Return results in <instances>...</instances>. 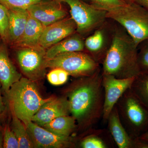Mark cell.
Listing matches in <instances>:
<instances>
[{"label": "cell", "instance_id": "cell-1", "mask_svg": "<svg viewBox=\"0 0 148 148\" xmlns=\"http://www.w3.org/2000/svg\"><path fill=\"white\" fill-rule=\"evenodd\" d=\"M70 113L85 130H90L103 114L104 90L100 69L90 76L81 77L67 92Z\"/></svg>", "mask_w": 148, "mask_h": 148}, {"label": "cell", "instance_id": "cell-2", "mask_svg": "<svg viewBox=\"0 0 148 148\" xmlns=\"http://www.w3.org/2000/svg\"><path fill=\"white\" fill-rule=\"evenodd\" d=\"M138 47L128 34L116 32L103 59L102 73L120 79L137 77L141 72Z\"/></svg>", "mask_w": 148, "mask_h": 148}, {"label": "cell", "instance_id": "cell-3", "mask_svg": "<svg viewBox=\"0 0 148 148\" xmlns=\"http://www.w3.org/2000/svg\"><path fill=\"white\" fill-rule=\"evenodd\" d=\"M10 108L26 125L46 102L52 98H44L35 82L22 77L14 84L5 96Z\"/></svg>", "mask_w": 148, "mask_h": 148}, {"label": "cell", "instance_id": "cell-4", "mask_svg": "<svg viewBox=\"0 0 148 148\" xmlns=\"http://www.w3.org/2000/svg\"><path fill=\"white\" fill-rule=\"evenodd\" d=\"M106 17L124 27L136 45L148 40V10L135 2L106 10Z\"/></svg>", "mask_w": 148, "mask_h": 148}, {"label": "cell", "instance_id": "cell-5", "mask_svg": "<svg viewBox=\"0 0 148 148\" xmlns=\"http://www.w3.org/2000/svg\"><path fill=\"white\" fill-rule=\"evenodd\" d=\"M122 124L133 139L148 130V109L131 89L122 95L116 105Z\"/></svg>", "mask_w": 148, "mask_h": 148}, {"label": "cell", "instance_id": "cell-6", "mask_svg": "<svg viewBox=\"0 0 148 148\" xmlns=\"http://www.w3.org/2000/svg\"><path fill=\"white\" fill-rule=\"evenodd\" d=\"M46 67L60 68L75 77L90 76L100 69L98 63L91 56L82 51L61 53L47 60Z\"/></svg>", "mask_w": 148, "mask_h": 148}, {"label": "cell", "instance_id": "cell-7", "mask_svg": "<svg viewBox=\"0 0 148 148\" xmlns=\"http://www.w3.org/2000/svg\"><path fill=\"white\" fill-rule=\"evenodd\" d=\"M58 1L69 6L71 18L75 23L79 33L85 34L90 32L107 18L106 11L82 0Z\"/></svg>", "mask_w": 148, "mask_h": 148}, {"label": "cell", "instance_id": "cell-8", "mask_svg": "<svg viewBox=\"0 0 148 148\" xmlns=\"http://www.w3.org/2000/svg\"><path fill=\"white\" fill-rule=\"evenodd\" d=\"M46 51L41 47H20L16 52V58L23 73L33 81L42 78L45 74Z\"/></svg>", "mask_w": 148, "mask_h": 148}, {"label": "cell", "instance_id": "cell-9", "mask_svg": "<svg viewBox=\"0 0 148 148\" xmlns=\"http://www.w3.org/2000/svg\"><path fill=\"white\" fill-rule=\"evenodd\" d=\"M135 78H117L112 75L102 73V82L104 90L102 119L104 121H107L113 109L123 93L131 88Z\"/></svg>", "mask_w": 148, "mask_h": 148}, {"label": "cell", "instance_id": "cell-10", "mask_svg": "<svg viewBox=\"0 0 148 148\" xmlns=\"http://www.w3.org/2000/svg\"><path fill=\"white\" fill-rule=\"evenodd\" d=\"M25 125L34 148H62L73 146L71 136L56 135L32 121Z\"/></svg>", "mask_w": 148, "mask_h": 148}, {"label": "cell", "instance_id": "cell-11", "mask_svg": "<svg viewBox=\"0 0 148 148\" xmlns=\"http://www.w3.org/2000/svg\"><path fill=\"white\" fill-rule=\"evenodd\" d=\"M58 0H43L27 9L29 15L47 27L66 18L67 12Z\"/></svg>", "mask_w": 148, "mask_h": 148}, {"label": "cell", "instance_id": "cell-12", "mask_svg": "<svg viewBox=\"0 0 148 148\" xmlns=\"http://www.w3.org/2000/svg\"><path fill=\"white\" fill-rule=\"evenodd\" d=\"M77 26L71 17L62 20L45 27L39 41V46L47 49L67 37L72 35Z\"/></svg>", "mask_w": 148, "mask_h": 148}, {"label": "cell", "instance_id": "cell-13", "mask_svg": "<svg viewBox=\"0 0 148 148\" xmlns=\"http://www.w3.org/2000/svg\"><path fill=\"white\" fill-rule=\"evenodd\" d=\"M70 111L67 97H52L45 103L33 117L32 121L43 127L58 117L69 115Z\"/></svg>", "mask_w": 148, "mask_h": 148}, {"label": "cell", "instance_id": "cell-14", "mask_svg": "<svg viewBox=\"0 0 148 148\" xmlns=\"http://www.w3.org/2000/svg\"><path fill=\"white\" fill-rule=\"evenodd\" d=\"M21 77L11 61L5 45L0 44V82L5 96L14 84Z\"/></svg>", "mask_w": 148, "mask_h": 148}, {"label": "cell", "instance_id": "cell-15", "mask_svg": "<svg viewBox=\"0 0 148 148\" xmlns=\"http://www.w3.org/2000/svg\"><path fill=\"white\" fill-rule=\"evenodd\" d=\"M107 122L109 132L119 148H134L135 139H132L122 124L115 106L111 112Z\"/></svg>", "mask_w": 148, "mask_h": 148}, {"label": "cell", "instance_id": "cell-16", "mask_svg": "<svg viewBox=\"0 0 148 148\" xmlns=\"http://www.w3.org/2000/svg\"><path fill=\"white\" fill-rule=\"evenodd\" d=\"M7 42L12 45L20 38L24 32L29 16L27 10H8Z\"/></svg>", "mask_w": 148, "mask_h": 148}, {"label": "cell", "instance_id": "cell-17", "mask_svg": "<svg viewBox=\"0 0 148 148\" xmlns=\"http://www.w3.org/2000/svg\"><path fill=\"white\" fill-rule=\"evenodd\" d=\"M45 27L29 14L26 27L20 38L14 45L16 47H37Z\"/></svg>", "mask_w": 148, "mask_h": 148}, {"label": "cell", "instance_id": "cell-18", "mask_svg": "<svg viewBox=\"0 0 148 148\" xmlns=\"http://www.w3.org/2000/svg\"><path fill=\"white\" fill-rule=\"evenodd\" d=\"M84 47V41L81 38L77 35H71L47 49L46 58L48 60L61 53L82 51Z\"/></svg>", "mask_w": 148, "mask_h": 148}, {"label": "cell", "instance_id": "cell-19", "mask_svg": "<svg viewBox=\"0 0 148 148\" xmlns=\"http://www.w3.org/2000/svg\"><path fill=\"white\" fill-rule=\"evenodd\" d=\"M76 120L72 116L58 117L42 127L56 135L70 137L77 127Z\"/></svg>", "mask_w": 148, "mask_h": 148}, {"label": "cell", "instance_id": "cell-20", "mask_svg": "<svg viewBox=\"0 0 148 148\" xmlns=\"http://www.w3.org/2000/svg\"><path fill=\"white\" fill-rule=\"evenodd\" d=\"M10 108L12 116L10 127L18 140L19 148H34L25 124L17 117L13 110Z\"/></svg>", "mask_w": 148, "mask_h": 148}, {"label": "cell", "instance_id": "cell-21", "mask_svg": "<svg viewBox=\"0 0 148 148\" xmlns=\"http://www.w3.org/2000/svg\"><path fill=\"white\" fill-rule=\"evenodd\" d=\"M130 89L148 109V70L141 71L135 77Z\"/></svg>", "mask_w": 148, "mask_h": 148}, {"label": "cell", "instance_id": "cell-22", "mask_svg": "<svg viewBox=\"0 0 148 148\" xmlns=\"http://www.w3.org/2000/svg\"><path fill=\"white\" fill-rule=\"evenodd\" d=\"M103 130L92 129V132L85 136L80 142V145L82 148H108V144L101 136Z\"/></svg>", "mask_w": 148, "mask_h": 148}, {"label": "cell", "instance_id": "cell-23", "mask_svg": "<svg viewBox=\"0 0 148 148\" xmlns=\"http://www.w3.org/2000/svg\"><path fill=\"white\" fill-rule=\"evenodd\" d=\"M104 42V34L100 30H97L93 34L88 37L85 41V47L92 53L91 56L97 62V55L103 48Z\"/></svg>", "mask_w": 148, "mask_h": 148}, {"label": "cell", "instance_id": "cell-24", "mask_svg": "<svg viewBox=\"0 0 148 148\" xmlns=\"http://www.w3.org/2000/svg\"><path fill=\"white\" fill-rule=\"evenodd\" d=\"M43 0H0V3L8 10H27L31 6Z\"/></svg>", "mask_w": 148, "mask_h": 148}, {"label": "cell", "instance_id": "cell-25", "mask_svg": "<svg viewBox=\"0 0 148 148\" xmlns=\"http://www.w3.org/2000/svg\"><path fill=\"white\" fill-rule=\"evenodd\" d=\"M69 75L66 71L60 68L53 69L47 75L48 80L53 85H61L66 83Z\"/></svg>", "mask_w": 148, "mask_h": 148}, {"label": "cell", "instance_id": "cell-26", "mask_svg": "<svg viewBox=\"0 0 148 148\" xmlns=\"http://www.w3.org/2000/svg\"><path fill=\"white\" fill-rule=\"evenodd\" d=\"M8 28V10L0 3V37L5 42H7Z\"/></svg>", "mask_w": 148, "mask_h": 148}, {"label": "cell", "instance_id": "cell-27", "mask_svg": "<svg viewBox=\"0 0 148 148\" xmlns=\"http://www.w3.org/2000/svg\"><path fill=\"white\" fill-rule=\"evenodd\" d=\"M3 147L5 148H19L16 135L8 125H5L3 131Z\"/></svg>", "mask_w": 148, "mask_h": 148}, {"label": "cell", "instance_id": "cell-28", "mask_svg": "<svg viewBox=\"0 0 148 148\" xmlns=\"http://www.w3.org/2000/svg\"><path fill=\"white\" fill-rule=\"evenodd\" d=\"M93 5L104 10L116 8L125 4V0H90Z\"/></svg>", "mask_w": 148, "mask_h": 148}, {"label": "cell", "instance_id": "cell-29", "mask_svg": "<svg viewBox=\"0 0 148 148\" xmlns=\"http://www.w3.org/2000/svg\"><path fill=\"white\" fill-rule=\"evenodd\" d=\"M138 53V62L141 71L148 70V40Z\"/></svg>", "mask_w": 148, "mask_h": 148}, {"label": "cell", "instance_id": "cell-30", "mask_svg": "<svg viewBox=\"0 0 148 148\" xmlns=\"http://www.w3.org/2000/svg\"><path fill=\"white\" fill-rule=\"evenodd\" d=\"M134 148H148V141L136 138L135 140Z\"/></svg>", "mask_w": 148, "mask_h": 148}, {"label": "cell", "instance_id": "cell-31", "mask_svg": "<svg viewBox=\"0 0 148 148\" xmlns=\"http://www.w3.org/2000/svg\"><path fill=\"white\" fill-rule=\"evenodd\" d=\"M1 84L0 82V116L1 117L3 115L6 110V107L3 101L1 95Z\"/></svg>", "mask_w": 148, "mask_h": 148}, {"label": "cell", "instance_id": "cell-32", "mask_svg": "<svg viewBox=\"0 0 148 148\" xmlns=\"http://www.w3.org/2000/svg\"><path fill=\"white\" fill-rule=\"evenodd\" d=\"M135 2L148 10V0H135Z\"/></svg>", "mask_w": 148, "mask_h": 148}, {"label": "cell", "instance_id": "cell-33", "mask_svg": "<svg viewBox=\"0 0 148 148\" xmlns=\"http://www.w3.org/2000/svg\"><path fill=\"white\" fill-rule=\"evenodd\" d=\"M3 131L0 128V148H3Z\"/></svg>", "mask_w": 148, "mask_h": 148}, {"label": "cell", "instance_id": "cell-34", "mask_svg": "<svg viewBox=\"0 0 148 148\" xmlns=\"http://www.w3.org/2000/svg\"><path fill=\"white\" fill-rule=\"evenodd\" d=\"M140 138V139H142V140L148 141V130L146 132H145L144 134H143V135H141L140 138Z\"/></svg>", "mask_w": 148, "mask_h": 148}, {"label": "cell", "instance_id": "cell-35", "mask_svg": "<svg viewBox=\"0 0 148 148\" xmlns=\"http://www.w3.org/2000/svg\"><path fill=\"white\" fill-rule=\"evenodd\" d=\"M127 2H135V0H125Z\"/></svg>", "mask_w": 148, "mask_h": 148}, {"label": "cell", "instance_id": "cell-36", "mask_svg": "<svg viewBox=\"0 0 148 148\" xmlns=\"http://www.w3.org/2000/svg\"><path fill=\"white\" fill-rule=\"evenodd\" d=\"M1 117L0 116V127H1Z\"/></svg>", "mask_w": 148, "mask_h": 148}]
</instances>
